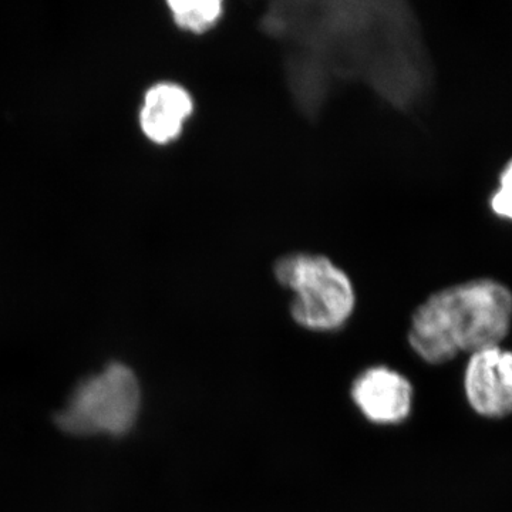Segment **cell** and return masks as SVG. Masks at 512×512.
<instances>
[{
    "instance_id": "6da1fadb",
    "label": "cell",
    "mask_w": 512,
    "mask_h": 512,
    "mask_svg": "<svg viewBox=\"0 0 512 512\" xmlns=\"http://www.w3.org/2000/svg\"><path fill=\"white\" fill-rule=\"evenodd\" d=\"M261 23L288 47L289 87L309 116L335 82L366 83L397 109L429 90V56L406 3L275 2Z\"/></svg>"
},
{
    "instance_id": "7a4b0ae2",
    "label": "cell",
    "mask_w": 512,
    "mask_h": 512,
    "mask_svg": "<svg viewBox=\"0 0 512 512\" xmlns=\"http://www.w3.org/2000/svg\"><path fill=\"white\" fill-rule=\"evenodd\" d=\"M512 325V292L494 279H473L433 293L414 311L410 348L430 365L501 345Z\"/></svg>"
},
{
    "instance_id": "3957f363",
    "label": "cell",
    "mask_w": 512,
    "mask_h": 512,
    "mask_svg": "<svg viewBox=\"0 0 512 512\" xmlns=\"http://www.w3.org/2000/svg\"><path fill=\"white\" fill-rule=\"evenodd\" d=\"M140 382L134 370L111 362L84 377L56 414L59 429L76 437H123L141 412Z\"/></svg>"
},
{
    "instance_id": "277c9868",
    "label": "cell",
    "mask_w": 512,
    "mask_h": 512,
    "mask_svg": "<svg viewBox=\"0 0 512 512\" xmlns=\"http://www.w3.org/2000/svg\"><path fill=\"white\" fill-rule=\"evenodd\" d=\"M279 285L293 293L292 319L313 332H335L352 318L356 293L348 274L319 254L284 255L274 265Z\"/></svg>"
},
{
    "instance_id": "5b68a950",
    "label": "cell",
    "mask_w": 512,
    "mask_h": 512,
    "mask_svg": "<svg viewBox=\"0 0 512 512\" xmlns=\"http://www.w3.org/2000/svg\"><path fill=\"white\" fill-rule=\"evenodd\" d=\"M468 406L484 419L512 414V350L490 346L468 355L463 376Z\"/></svg>"
},
{
    "instance_id": "8992f818",
    "label": "cell",
    "mask_w": 512,
    "mask_h": 512,
    "mask_svg": "<svg viewBox=\"0 0 512 512\" xmlns=\"http://www.w3.org/2000/svg\"><path fill=\"white\" fill-rule=\"evenodd\" d=\"M353 403L370 423L392 426L409 419L414 403L413 384L384 365L367 367L350 387Z\"/></svg>"
},
{
    "instance_id": "52a82bcc",
    "label": "cell",
    "mask_w": 512,
    "mask_h": 512,
    "mask_svg": "<svg viewBox=\"0 0 512 512\" xmlns=\"http://www.w3.org/2000/svg\"><path fill=\"white\" fill-rule=\"evenodd\" d=\"M194 111V100L183 86L158 83L144 97L140 111L141 130L148 140L168 144L183 133L185 121Z\"/></svg>"
},
{
    "instance_id": "ba28073f",
    "label": "cell",
    "mask_w": 512,
    "mask_h": 512,
    "mask_svg": "<svg viewBox=\"0 0 512 512\" xmlns=\"http://www.w3.org/2000/svg\"><path fill=\"white\" fill-rule=\"evenodd\" d=\"M168 8L175 25L191 33H204L214 28L224 13L221 0H171Z\"/></svg>"
},
{
    "instance_id": "9c48e42d",
    "label": "cell",
    "mask_w": 512,
    "mask_h": 512,
    "mask_svg": "<svg viewBox=\"0 0 512 512\" xmlns=\"http://www.w3.org/2000/svg\"><path fill=\"white\" fill-rule=\"evenodd\" d=\"M491 208L498 217L512 220V158L500 177V187L491 198Z\"/></svg>"
}]
</instances>
